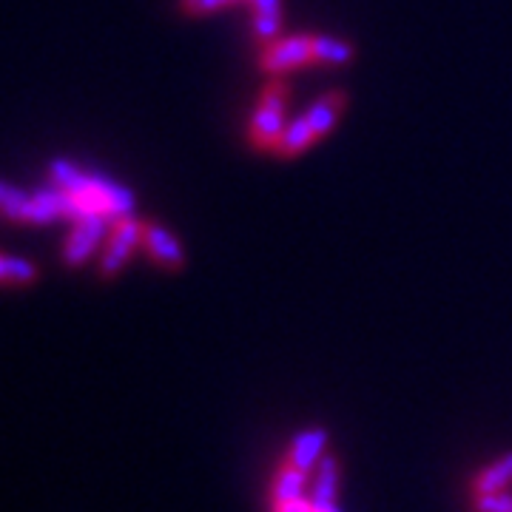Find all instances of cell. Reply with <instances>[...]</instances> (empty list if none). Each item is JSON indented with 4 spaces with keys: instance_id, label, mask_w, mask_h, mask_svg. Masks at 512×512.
Segmentation results:
<instances>
[{
    "instance_id": "cell-13",
    "label": "cell",
    "mask_w": 512,
    "mask_h": 512,
    "mask_svg": "<svg viewBox=\"0 0 512 512\" xmlns=\"http://www.w3.org/2000/svg\"><path fill=\"white\" fill-rule=\"evenodd\" d=\"M254 6V35L262 43H271L282 29V0H251Z\"/></svg>"
},
{
    "instance_id": "cell-19",
    "label": "cell",
    "mask_w": 512,
    "mask_h": 512,
    "mask_svg": "<svg viewBox=\"0 0 512 512\" xmlns=\"http://www.w3.org/2000/svg\"><path fill=\"white\" fill-rule=\"evenodd\" d=\"M313 510L316 512H345L342 507H339V504H336V501H333V504H322V507H313Z\"/></svg>"
},
{
    "instance_id": "cell-4",
    "label": "cell",
    "mask_w": 512,
    "mask_h": 512,
    "mask_svg": "<svg viewBox=\"0 0 512 512\" xmlns=\"http://www.w3.org/2000/svg\"><path fill=\"white\" fill-rule=\"evenodd\" d=\"M285 97H288V83L271 80L262 92V100L256 106L254 117H251V128H248V137L256 148H271L274 151L279 137L285 134Z\"/></svg>"
},
{
    "instance_id": "cell-15",
    "label": "cell",
    "mask_w": 512,
    "mask_h": 512,
    "mask_svg": "<svg viewBox=\"0 0 512 512\" xmlns=\"http://www.w3.org/2000/svg\"><path fill=\"white\" fill-rule=\"evenodd\" d=\"M37 276L40 274L32 262L0 254V285H32Z\"/></svg>"
},
{
    "instance_id": "cell-10",
    "label": "cell",
    "mask_w": 512,
    "mask_h": 512,
    "mask_svg": "<svg viewBox=\"0 0 512 512\" xmlns=\"http://www.w3.org/2000/svg\"><path fill=\"white\" fill-rule=\"evenodd\" d=\"M336 490H339V461H336V456H325L311 473L308 498L313 501V507L333 504L336 501Z\"/></svg>"
},
{
    "instance_id": "cell-17",
    "label": "cell",
    "mask_w": 512,
    "mask_h": 512,
    "mask_svg": "<svg viewBox=\"0 0 512 512\" xmlns=\"http://www.w3.org/2000/svg\"><path fill=\"white\" fill-rule=\"evenodd\" d=\"M234 3H242V0H180V9L185 15H211V12L234 6Z\"/></svg>"
},
{
    "instance_id": "cell-5",
    "label": "cell",
    "mask_w": 512,
    "mask_h": 512,
    "mask_svg": "<svg viewBox=\"0 0 512 512\" xmlns=\"http://www.w3.org/2000/svg\"><path fill=\"white\" fill-rule=\"evenodd\" d=\"M305 63H316V49H313V35H291L276 37L268 43V49L259 57V69L268 74H285L299 69Z\"/></svg>"
},
{
    "instance_id": "cell-18",
    "label": "cell",
    "mask_w": 512,
    "mask_h": 512,
    "mask_svg": "<svg viewBox=\"0 0 512 512\" xmlns=\"http://www.w3.org/2000/svg\"><path fill=\"white\" fill-rule=\"evenodd\" d=\"M274 512H316L313 510V501L305 495V498H293V501H276Z\"/></svg>"
},
{
    "instance_id": "cell-1",
    "label": "cell",
    "mask_w": 512,
    "mask_h": 512,
    "mask_svg": "<svg viewBox=\"0 0 512 512\" xmlns=\"http://www.w3.org/2000/svg\"><path fill=\"white\" fill-rule=\"evenodd\" d=\"M52 180L57 188L69 191L72 200L77 202L80 214H106V217H126L134 208V197L128 188L109 183L103 177H92L80 168H74L72 163L57 160L52 163Z\"/></svg>"
},
{
    "instance_id": "cell-6",
    "label": "cell",
    "mask_w": 512,
    "mask_h": 512,
    "mask_svg": "<svg viewBox=\"0 0 512 512\" xmlns=\"http://www.w3.org/2000/svg\"><path fill=\"white\" fill-rule=\"evenodd\" d=\"M137 245H143V220H134L131 214L117 217L114 228H111L109 245L103 248L100 265H97L100 276L111 279L114 274H120V268L126 265V259Z\"/></svg>"
},
{
    "instance_id": "cell-12",
    "label": "cell",
    "mask_w": 512,
    "mask_h": 512,
    "mask_svg": "<svg viewBox=\"0 0 512 512\" xmlns=\"http://www.w3.org/2000/svg\"><path fill=\"white\" fill-rule=\"evenodd\" d=\"M512 484V453H504L495 461H490L476 478H473V490L476 495L484 493H498V490H507Z\"/></svg>"
},
{
    "instance_id": "cell-3",
    "label": "cell",
    "mask_w": 512,
    "mask_h": 512,
    "mask_svg": "<svg viewBox=\"0 0 512 512\" xmlns=\"http://www.w3.org/2000/svg\"><path fill=\"white\" fill-rule=\"evenodd\" d=\"M345 103H348V97L342 92H330L325 97H319L308 109V114H302L299 120H293L291 126L285 128V134L279 137V143L274 148L276 154L279 157H293V154L305 151L311 143H316L319 137H325L336 123L339 111L345 109Z\"/></svg>"
},
{
    "instance_id": "cell-7",
    "label": "cell",
    "mask_w": 512,
    "mask_h": 512,
    "mask_svg": "<svg viewBox=\"0 0 512 512\" xmlns=\"http://www.w3.org/2000/svg\"><path fill=\"white\" fill-rule=\"evenodd\" d=\"M106 214H86L80 217L74 225L72 237L66 239V248H63V259L69 268L83 265L89 256L94 254V248L100 245V239L106 237Z\"/></svg>"
},
{
    "instance_id": "cell-2",
    "label": "cell",
    "mask_w": 512,
    "mask_h": 512,
    "mask_svg": "<svg viewBox=\"0 0 512 512\" xmlns=\"http://www.w3.org/2000/svg\"><path fill=\"white\" fill-rule=\"evenodd\" d=\"M0 217L18 222H52V220H80V208L69 191L52 188L40 194H23L12 185L0 183Z\"/></svg>"
},
{
    "instance_id": "cell-16",
    "label": "cell",
    "mask_w": 512,
    "mask_h": 512,
    "mask_svg": "<svg viewBox=\"0 0 512 512\" xmlns=\"http://www.w3.org/2000/svg\"><path fill=\"white\" fill-rule=\"evenodd\" d=\"M473 507H476V512H512V493L498 490V493L476 495Z\"/></svg>"
},
{
    "instance_id": "cell-8",
    "label": "cell",
    "mask_w": 512,
    "mask_h": 512,
    "mask_svg": "<svg viewBox=\"0 0 512 512\" xmlns=\"http://www.w3.org/2000/svg\"><path fill=\"white\" fill-rule=\"evenodd\" d=\"M143 248L157 265H163L168 271H180L185 265L183 245L157 222H143Z\"/></svg>"
},
{
    "instance_id": "cell-11",
    "label": "cell",
    "mask_w": 512,
    "mask_h": 512,
    "mask_svg": "<svg viewBox=\"0 0 512 512\" xmlns=\"http://www.w3.org/2000/svg\"><path fill=\"white\" fill-rule=\"evenodd\" d=\"M308 490H311V473L285 461L274 476L271 498H274V504L276 501H293V498H305Z\"/></svg>"
},
{
    "instance_id": "cell-14",
    "label": "cell",
    "mask_w": 512,
    "mask_h": 512,
    "mask_svg": "<svg viewBox=\"0 0 512 512\" xmlns=\"http://www.w3.org/2000/svg\"><path fill=\"white\" fill-rule=\"evenodd\" d=\"M313 49H316V60L319 63H333V66L348 63L356 55V49L350 43L328 35H313Z\"/></svg>"
},
{
    "instance_id": "cell-9",
    "label": "cell",
    "mask_w": 512,
    "mask_h": 512,
    "mask_svg": "<svg viewBox=\"0 0 512 512\" xmlns=\"http://www.w3.org/2000/svg\"><path fill=\"white\" fill-rule=\"evenodd\" d=\"M328 430L325 427H308L302 433H296L291 439V450H288V464L299 467V470H308L313 473L316 464L328 456Z\"/></svg>"
}]
</instances>
